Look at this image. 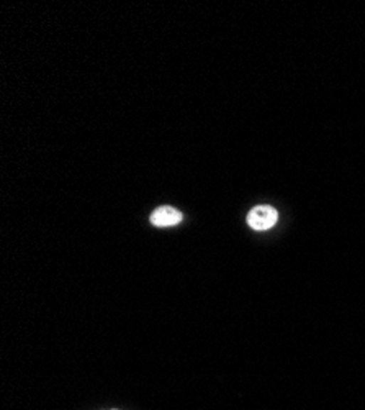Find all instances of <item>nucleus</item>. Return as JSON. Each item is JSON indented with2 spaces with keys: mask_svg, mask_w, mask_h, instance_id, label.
Here are the masks:
<instances>
[{
  "mask_svg": "<svg viewBox=\"0 0 365 410\" xmlns=\"http://www.w3.org/2000/svg\"><path fill=\"white\" fill-rule=\"evenodd\" d=\"M277 219H279V214L277 210L272 207V205H258L250 210L248 215V224L253 230L264 231L272 228L277 224Z\"/></svg>",
  "mask_w": 365,
  "mask_h": 410,
  "instance_id": "1",
  "label": "nucleus"
},
{
  "mask_svg": "<svg viewBox=\"0 0 365 410\" xmlns=\"http://www.w3.org/2000/svg\"><path fill=\"white\" fill-rule=\"evenodd\" d=\"M182 222V214L171 205H162L151 214V224L154 226H174Z\"/></svg>",
  "mask_w": 365,
  "mask_h": 410,
  "instance_id": "2",
  "label": "nucleus"
}]
</instances>
